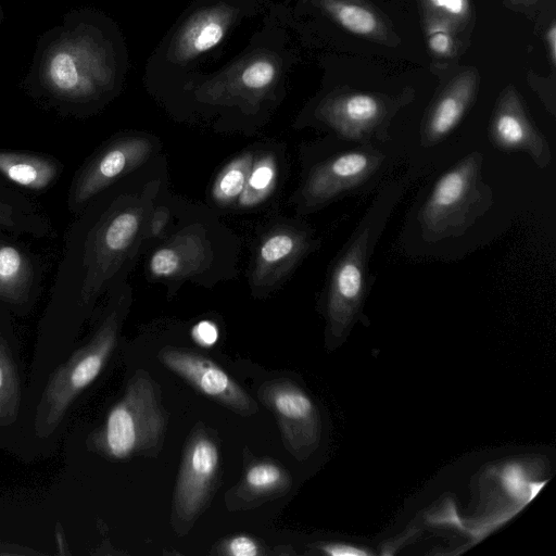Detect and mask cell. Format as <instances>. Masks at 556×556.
Returning a JSON list of instances; mask_svg holds the SVG:
<instances>
[{
  "label": "cell",
  "instance_id": "obj_1",
  "mask_svg": "<svg viewBox=\"0 0 556 556\" xmlns=\"http://www.w3.org/2000/svg\"><path fill=\"white\" fill-rule=\"evenodd\" d=\"M407 186V177L384 182L332 261L324 291V312L332 336H342L363 317L365 301L375 283L370 258Z\"/></svg>",
  "mask_w": 556,
  "mask_h": 556
},
{
  "label": "cell",
  "instance_id": "obj_2",
  "mask_svg": "<svg viewBox=\"0 0 556 556\" xmlns=\"http://www.w3.org/2000/svg\"><path fill=\"white\" fill-rule=\"evenodd\" d=\"M483 154L473 151L444 170L415 211L418 233L427 242L464 235L494 204L482 177Z\"/></svg>",
  "mask_w": 556,
  "mask_h": 556
},
{
  "label": "cell",
  "instance_id": "obj_3",
  "mask_svg": "<svg viewBox=\"0 0 556 556\" xmlns=\"http://www.w3.org/2000/svg\"><path fill=\"white\" fill-rule=\"evenodd\" d=\"M332 137V150L309 167L301 186L298 204L303 212L371 192L395 161L384 144Z\"/></svg>",
  "mask_w": 556,
  "mask_h": 556
},
{
  "label": "cell",
  "instance_id": "obj_4",
  "mask_svg": "<svg viewBox=\"0 0 556 556\" xmlns=\"http://www.w3.org/2000/svg\"><path fill=\"white\" fill-rule=\"evenodd\" d=\"M165 427L160 390L147 371L138 370L86 444L105 458L123 460L154 452L163 441Z\"/></svg>",
  "mask_w": 556,
  "mask_h": 556
},
{
  "label": "cell",
  "instance_id": "obj_5",
  "mask_svg": "<svg viewBox=\"0 0 556 556\" xmlns=\"http://www.w3.org/2000/svg\"><path fill=\"white\" fill-rule=\"evenodd\" d=\"M118 316L110 314L91 340L61 364L50 376L36 406L34 430L50 437L75 400L98 378L117 340Z\"/></svg>",
  "mask_w": 556,
  "mask_h": 556
},
{
  "label": "cell",
  "instance_id": "obj_6",
  "mask_svg": "<svg viewBox=\"0 0 556 556\" xmlns=\"http://www.w3.org/2000/svg\"><path fill=\"white\" fill-rule=\"evenodd\" d=\"M402 103V99L378 92H336L317 104L314 117L334 137L387 144L391 118Z\"/></svg>",
  "mask_w": 556,
  "mask_h": 556
},
{
  "label": "cell",
  "instance_id": "obj_7",
  "mask_svg": "<svg viewBox=\"0 0 556 556\" xmlns=\"http://www.w3.org/2000/svg\"><path fill=\"white\" fill-rule=\"evenodd\" d=\"M42 77L55 93L86 98L110 86L113 70L104 47L90 35H75L55 45L45 59Z\"/></svg>",
  "mask_w": 556,
  "mask_h": 556
},
{
  "label": "cell",
  "instance_id": "obj_8",
  "mask_svg": "<svg viewBox=\"0 0 556 556\" xmlns=\"http://www.w3.org/2000/svg\"><path fill=\"white\" fill-rule=\"evenodd\" d=\"M279 76V59L271 52L260 51L207 79L194 94L204 103L255 108L274 88Z\"/></svg>",
  "mask_w": 556,
  "mask_h": 556
},
{
  "label": "cell",
  "instance_id": "obj_9",
  "mask_svg": "<svg viewBox=\"0 0 556 556\" xmlns=\"http://www.w3.org/2000/svg\"><path fill=\"white\" fill-rule=\"evenodd\" d=\"M218 467L219 451L216 442L204 429H198L186 445L176 482L173 520L177 531H188L204 508Z\"/></svg>",
  "mask_w": 556,
  "mask_h": 556
},
{
  "label": "cell",
  "instance_id": "obj_10",
  "mask_svg": "<svg viewBox=\"0 0 556 556\" xmlns=\"http://www.w3.org/2000/svg\"><path fill=\"white\" fill-rule=\"evenodd\" d=\"M146 208L144 202L130 204L111 214L98 228L87 257V273L81 287L85 302L99 293L124 261L141 229Z\"/></svg>",
  "mask_w": 556,
  "mask_h": 556
},
{
  "label": "cell",
  "instance_id": "obj_11",
  "mask_svg": "<svg viewBox=\"0 0 556 556\" xmlns=\"http://www.w3.org/2000/svg\"><path fill=\"white\" fill-rule=\"evenodd\" d=\"M258 396L276 416L289 452L298 459L305 458L319 437L318 414L311 397L285 379L263 383Z\"/></svg>",
  "mask_w": 556,
  "mask_h": 556
},
{
  "label": "cell",
  "instance_id": "obj_12",
  "mask_svg": "<svg viewBox=\"0 0 556 556\" xmlns=\"http://www.w3.org/2000/svg\"><path fill=\"white\" fill-rule=\"evenodd\" d=\"M159 359L201 393L237 414L251 416L257 412L253 399L211 359L173 348L163 349Z\"/></svg>",
  "mask_w": 556,
  "mask_h": 556
},
{
  "label": "cell",
  "instance_id": "obj_13",
  "mask_svg": "<svg viewBox=\"0 0 556 556\" xmlns=\"http://www.w3.org/2000/svg\"><path fill=\"white\" fill-rule=\"evenodd\" d=\"M489 139L501 151L526 153L541 169L552 162L547 139L529 118L514 89H507L498 99L489 125Z\"/></svg>",
  "mask_w": 556,
  "mask_h": 556
},
{
  "label": "cell",
  "instance_id": "obj_14",
  "mask_svg": "<svg viewBox=\"0 0 556 556\" xmlns=\"http://www.w3.org/2000/svg\"><path fill=\"white\" fill-rule=\"evenodd\" d=\"M319 240L305 228L278 227L261 241L252 270L251 281L255 288H269L285 278L292 268L314 248Z\"/></svg>",
  "mask_w": 556,
  "mask_h": 556
},
{
  "label": "cell",
  "instance_id": "obj_15",
  "mask_svg": "<svg viewBox=\"0 0 556 556\" xmlns=\"http://www.w3.org/2000/svg\"><path fill=\"white\" fill-rule=\"evenodd\" d=\"M152 151L142 137L121 139L111 144L87 168L75 190V203L81 204L110 184L144 163Z\"/></svg>",
  "mask_w": 556,
  "mask_h": 556
},
{
  "label": "cell",
  "instance_id": "obj_16",
  "mask_svg": "<svg viewBox=\"0 0 556 556\" xmlns=\"http://www.w3.org/2000/svg\"><path fill=\"white\" fill-rule=\"evenodd\" d=\"M475 74H462L435 99L425 115L419 141L425 148L442 142L457 127L470 108L476 92Z\"/></svg>",
  "mask_w": 556,
  "mask_h": 556
},
{
  "label": "cell",
  "instance_id": "obj_17",
  "mask_svg": "<svg viewBox=\"0 0 556 556\" xmlns=\"http://www.w3.org/2000/svg\"><path fill=\"white\" fill-rule=\"evenodd\" d=\"M236 9L219 2L194 13L176 36L172 59L186 63L216 47L236 18Z\"/></svg>",
  "mask_w": 556,
  "mask_h": 556
},
{
  "label": "cell",
  "instance_id": "obj_18",
  "mask_svg": "<svg viewBox=\"0 0 556 556\" xmlns=\"http://www.w3.org/2000/svg\"><path fill=\"white\" fill-rule=\"evenodd\" d=\"M210 258V248L195 231H185L156 250L149 269L156 278H178L202 269Z\"/></svg>",
  "mask_w": 556,
  "mask_h": 556
},
{
  "label": "cell",
  "instance_id": "obj_19",
  "mask_svg": "<svg viewBox=\"0 0 556 556\" xmlns=\"http://www.w3.org/2000/svg\"><path fill=\"white\" fill-rule=\"evenodd\" d=\"M290 485V476L283 467L273 460H255L247 467L236 496L250 503L281 495Z\"/></svg>",
  "mask_w": 556,
  "mask_h": 556
},
{
  "label": "cell",
  "instance_id": "obj_20",
  "mask_svg": "<svg viewBox=\"0 0 556 556\" xmlns=\"http://www.w3.org/2000/svg\"><path fill=\"white\" fill-rule=\"evenodd\" d=\"M320 8L340 26L358 36L379 38L384 24L377 13L356 0H317Z\"/></svg>",
  "mask_w": 556,
  "mask_h": 556
},
{
  "label": "cell",
  "instance_id": "obj_21",
  "mask_svg": "<svg viewBox=\"0 0 556 556\" xmlns=\"http://www.w3.org/2000/svg\"><path fill=\"white\" fill-rule=\"evenodd\" d=\"M0 172L20 186L38 190L54 178L56 166L45 157L0 151Z\"/></svg>",
  "mask_w": 556,
  "mask_h": 556
},
{
  "label": "cell",
  "instance_id": "obj_22",
  "mask_svg": "<svg viewBox=\"0 0 556 556\" xmlns=\"http://www.w3.org/2000/svg\"><path fill=\"white\" fill-rule=\"evenodd\" d=\"M30 285V266L15 248L0 244V298L20 302L26 298Z\"/></svg>",
  "mask_w": 556,
  "mask_h": 556
},
{
  "label": "cell",
  "instance_id": "obj_23",
  "mask_svg": "<svg viewBox=\"0 0 556 556\" xmlns=\"http://www.w3.org/2000/svg\"><path fill=\"white\" fill-rule=\"evenodd\" d=\"M21 393V381L12 353L0 333V426H10L17 419Z\"/></svg>",
  "mask_w": 556,
  "mask_h": 556
},
{
  "label": "cell",
  "instance_id": "obj_24",
  "mask_svg": "<svg viewBox=\"0 0 556 556\" xmlns=\"http://www.w3.org/2000/svg\"><path fill=\"white\" fill-rule=\"evenodd\" d=\"M276 177V159L271 153H262L254 157L244 188L238 198L239 206L252 207L262 203L274 190Z\"/></svg>",
  "mask_w": 556,
  "mask_h": 556
},
{
  "label": "cell",
  "instance_id": "obj_25",
  "mask_svg": "<svg viewBox=\"0 0 556 556\" xmlns=\"http://www.w3.org/2000/svg\"><path fill=\"white\" fill-rule=\"evenodd\" d=\"M253 160L254 154L245 152L219 172L212 188V197L216 203L229 205L240 197Z\"/></svg>",
  "mask_w": 556,
  "mask_h": 556
},
{
  "label": "cell",
  "instance_id": "obj_26",
  "mask_svg": "<svg viewBox=\"0 0 556 556\" xmlns=\"http://www.w3.org/2000/svg\"><path fill=\"white\" fill-rule=\"evenodd\" d=\"M501 481L510 496L523 503L531 501L541 489L539 483H530L523 468L518 464L506 466L501 473Z\"/></svg>",
  "mask_w": 556,
  "mask_h": 556
},
{
  "label": "cell",
  "instance_id": "obj_27",
  "mask_svg": "<svg viewBox=\"0 0 556 556\" xmlns=\"http://www.w3.org/2000/svg\"><path fill=\"white\" fill-rule=\"evenodd\" d=\"M219 549V553L230 556H257L262 553L257 541L242 534L226 540Z\"/></svg>",
  "mask_w": 556,
  "mask_h": 556
},
{
  "label": "cell",
  "instance_id": "obj_28",
  "mask_svg": "<svg viewBox=\"0 0 556 556\" xmlns=\"http://www.w3.org/2000/svg\"><path fill=\"white\" fill-rule=\"evenodd\" d=\"M428 45L433 53L446 55L452 51L453 40L444 29L433 28L429 31Z\"/></svg>",
  "mask_w": 556,
  "mask_h": 556
},
{
  "label": "cell",
  "instance_id": "obj_29",
  "mask_svg": "<svg viewBox=\"0 0 556 556\" xmlns=\"http://www.w3.org/2000/svg\"><path fill=\"white\" fill-rule=\"evenodd\" d=\"M192 337L199 344L211 346L218 338V330L213 323L204 320L193 327Z\"/></svg>",
  "mask_w": 556,
  "mask_h": 556
},
{
  "label": "cell",
  "instance_id": "obj_30",
  "mask_svg": "<svg viewBox=\"0 0 556 556\" xmlns=\"http://www.w3.org/2000/svg\"><path fill=\"white\" fill-rule=\"evenodd\" d=\"M325 554L330 556H368L369 552L349 544L332 543L320 547Z\"/></svg>",
  "mask_w": 556,
  "mask_h": 556
},
{
  "label": "cell",
  "instance_id": "obj_31",
  "mask_svg": "<svg viewBox=\"0 0 556 556\" xmlns=\"http://www.w3.org/2000/svg\"><path fill=\"white\" fill-rule=\"evenodd\" d=\"M431 4L454 16H462L468 10L467 0H429Z\"/></svg>",
  "mask_w": 556,
  "mask_h": 556
},
{
  "label": "cell",
  "instance_id": "obj_32",
  "mask_svg": "<svg viewBox=\"0 0 556 556\" xmlns=\"http://www.w3.org/2000/svg\"><path fill=\"white\" fill-rule=\"evenodd\" d=\"M169 219V212L164 206L156 207L153 213L149 225V232L153 237H159L165 229Z\"/></svg>",
  "mask_w": 556,
  "mask_h": 556
},
{
  "label": "cell",
  "instance_id": "obj_33",
  "mask_svg": "<svg viewBox=\"0 0 556 556\" xmlns=\"http://www.w3.org/2000/svg\"><path fill=\"white\" fill-rule=\"evenodd\" d=\"M546 39H547L552 61L555 62V58H556V26L554 24L548 29Z\"/></svg>",
  "mask_w": 556,
  "mask_h": 556
}]
</instances>
